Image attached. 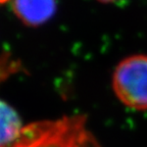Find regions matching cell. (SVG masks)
I'll use <instances>...</instances> for the list:
<instances>
[{
  "mask_svg": "<svg viewBox=\"0 0 147 147\" xmlns=\"http://www.w3.org/2000/svg\"><path fill=\"white\" fill-rule=\"evenodd\" d=\"M4 147H101L82 115L42 121L22 129L14 141Z\"/></svg>",
  "mask_w": 147,
  "mask_h": 147,
  "instance_id": "obj_1",
  "label": "cell"
},
{
  "mask_svg": "<svg viewBox=\"0 0 147 147\" xmlns=\"http://www.w3.org/2000/svg\"><path fill=\"white\" fill-rule=\"evenodd\" d=\"M113 88L123 104L147 110V55H131L119 62L113 71Z\"/></svg>",
  "mask_w": 147,
  "mask_h": 147,
  "instance_id": "obj_2",
  "label": "cell"
},
{
  "mask_svg": "<svg viewBox=\"0 0 147 147\" xmlns=\"http://www.w3.org/2000/svg\"><path fill=\"white\" fill-rule=\"evenodd\" d=\"M12 10L22 23L31 27L48 22L56 11V0H12Z\"/></svg>",
  "mask_w": 147,
  "mask_h": 147,
  "instance_id": "obj_3",
  "label": "cell"
},
{
  "mask_svg": "<svg viewBox=\"0 0 147 147\" xmlns=\"http://www.w3.org/2000/svg\"><path fill=\"white\" fill-rule=\"evenodd\" d=\"M23 128L18 113L6 102L0 100V147L16 140Z\"/></svg>",
  "mask_w": 147,
  "mask_h": 147,
  "instance_id": "obj_4",
  "label": "cell"
},
{
  "mask_svg": "<svg viewBox=\"0 0 147 147\" xmlns=\"http://www.w3.org/2000/svg\"><path fill=\"white\" fill-rule=\"evenodd\" d=\"M99 1H101V2H103V3H111V2L117 1V0H99Z\"/></svg>",
  "mask_w": 147,
  "mask_h": 147,
  "instance_id": "obj_5",
  "label": "cell"
}]
</instances>
